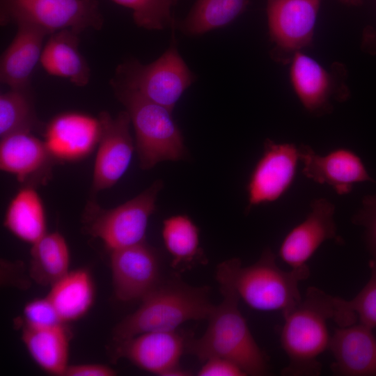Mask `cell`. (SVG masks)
<instances>
[{
  "instance_id": "cell-1",
  "label": "cell",
  "mask_w": 376,
  "mask_h": 376,
  "mask_svg": "<svg viewBox=\"0 0 376 376\" xmlns=\"http://www.w3.org/2000/svg\"><path fill=\"white\" fill-rule=\"evenodd\" d=\"M309 275L308 265L281 269L269 249L251 265L243 267L235 258L220 263L216 272L219 284L232 288L249 307L261 311H280L283 314L301 302L298 285Z\"/></svg>"
},
{
  "instance_id": "cell-2",
  "label": "cell",
  "mask_w": 376,
  "mask_h": 376,
  "mask_svg": "<svg viewBox=\"0 0 376 376\" xmlns=\"http://www.w3.org/2000/svg\"><path fill=\"white\" fill-rule=\"evenodd\" d=\"M219 285L222 301L214 306L204 334L198 338H188L186 350L203 361L212 357L228 359L246 375H267V357L239 309L240 297L230 286Z\"/></svg>"
},
{
  "instance_id": "cell-3",
  "label": "cell",
  "mask_w": 376,
  "mask_h": 376,
  "mask_svg": "<svg viewBox=\"0 0 376 376\" xmlns=\"http://www.w3.org/2000/svg\"><path fill=\"white\" fill-rule=\"evenodd\" d=\"M335 299L316 287H309L301 302L283 314L281 344L288 364L282 375H320L322 365L318 358L329 349L331 336L327 322L335 320Z\"/></svg>"
},
{
  "instance_id": "cell-4",
  "label": "cell",
  "mask_w": 376,
  "mask_h": 376,
  "mask_svg": "<svg viewBox=\"0 0 376 376\" xmlns=\"http://www.w3.org/2000/svg\"><path fill=\"white\" fill-rule=\"evenodd\" d=\"M214 305L209 288L174 279L159 285L113 329L116 342L151 331H175L189 320L207 319Z\"/></svg>"
},
{
  "instance_id": "cell-5",
  "label": "cell",
  "mask_w": 376,
  "mask_h": 376,
  "mask_svg": "<svg viewBox=\"0 0 376 376\" xmlns=\"http://www.w3.org/2000/svg\"><path fill=\"white\" fill-rule=\"evenodd\" d=\"M116 97L132 123L140 167L148 170L164 161H178L187 155L182 132L172 111L131 88L113 81Z\"/></svg>"
},
{
  "instance_id": "cell-6",
  "label": "cell",
  "mask_w": 376,
  "mask_h": 376,
  "mask_svg": "<svg viewBox=\"0 0 376 376\" xmlns=\"http://www.w3.org/2000/svg\"><path fill=\"white\" fill-rule=\"evenodd\" d=\"M162 187L163 182L157 180L134 198L110 209L88 201L83 214L87 233L100 239L111 251L144 242Z\"/></svg>"
},
{
  "instance_id": "cell-7",
  "label": "cell",
  "mask_w": 376,
  "mask_h": 376,
  "mask_svg": "<svg viewBox=\"0 0 376 376\" xmlns=\"http://www.w3.org/2000/svg\"><path fill=\"white\" fill-rule=\"evenodd\" d=\"M194 79L173 37L169 47L155 61L142 64L130 59L120 65L118 79L113 81L137 91L172 111Z\"/></svg>"
},
{
  "instance_id": "cell-8",
  "label": "cell",
  "mask_w": 376,
  "mask_h": 376,
  "mask_svg": "<svg viewBox=\"0 0 376 376\" xmlns=\"http://www.w3.org/2000/svg\"><path fill=\"white\" fill-rule=\"evenodd\" d=\"M1 21L26 22L48 33L100 29L103 17L97 0H1Z\"/></svg>"
},
{
  "instance_id": "cell-9",
  "label": "cell",
  "mask_w": 376,
  "mask_h": 376,
  "mask_svg": "<svg viewBox=\"0 0 376 376\" xmlns=\"http://www.w3.org/2000/svg\"><path fill=\"white\" fill-rule=\"evenodd\" d=\"M274 59L285 63L313 41L320 0H266Z\"/></svg>"
},
{
  "instance_id": "cell-10",
  "label": "cell",
  "mask_w": 376,
  "mask_h": 376,
  "mask_svg": "<svg viewBox=\"0 0 376 376\" xmlns=\"http://www.w3.org/2000/svg\"><path fill=\"white\" fill-rule=\"evenodd\" d=\"M113 289L121 301L142 300L161 283L157 251L145 241L111 251Z\"/></svg>"
},
{
  "instance_id": "cell-11",
  "label": "cell",
  "mask_w": 376,
  "mask_h": 376,
  "mask_svg": "<svg viewBox=\"0 0 376 376\" xmlns=\"http://www.w3.org/2000/svg\"><path fill=\"white\" fill-rule=\"evenodd\" d=\"M98 118L102 132L93 173V194L117 183L127 170L135 148L130 132L131 120L126 111L115 118L102 111Z\"/></svg>"
},
{
  "instance_id": "cell-12",
  "label": "cell",
  "mask_w": 376,
  "mask_h": 376,
  "mask_svg": "<svg viewBox=\"0 0 376 376\" xmlns=\"http://www.w3.org/2000/svg\"><path fill=\"white\" fill-rule=\"evenodd\" d=\"M298 160L299 148L295 144L277 143L267 139L248 182L246 210L283 196L294 180Z\"/></svg>"
},
{
  "instance_id": "cell-13",
  "label": "cell",
  "mask_w": 376,
  "mask_h": 376,
  "mask_svg": "<svg viewBox=\"0 0 376 376\" xmlns=\"http://www.w3.org/2000/svg\"><path fill=\"white\" fill-rule=\"evenodd\" d=\"M187 338L175 331H151L118 341L116 356L137 367L162 376H185L189 373L180 366Z\"/></svg>"
},
{
  "instance_id": "cell-14",
  "label": "cell",
  "mask_w": 376,
  "mask_h": 376,
  "mask_svg": "<svg viewBox=\"0 0 376 376\" xmlns=\"http://www.w3.org/2000/svg\"><path fill=\"white\" fill-rule=\"evenodd\" d=\"M290 70V81L301 104L310 113L327 114L332 111L331 101H343L349 92L338 73L329 72L313 58L296 52Z\"/></svg>"
},
{
  "instance_id": "cell-15",
  "label": "cell",
  "mask_w": 376,
  "mask_h": 376,
  "mask_svg": "<svg viewBox=\"0 0 376 376\" xmlns=\"http://www.w3.org/2000/svg\"><path fill=\"white\" fill-rule=\"evenodd\" d=\"M334 205L326 198L313 201L306 218L291 229L281 244L280 258L290 268L307 265V262L325 241H342L337 235Z\"/></svg>"
},
{
  "instance_id": "cell-16",
  "label": "cell",
  "mask_w": 376,
  "mask_h": 376,
  "mask_svg": "<svg viewBox=\"0 0 376 376\" xmlns=\"http://www.w3.org/2000/svg\"><path fill=\"white\" fill-rule=\"evenodd\" d=\"M102 132L99 118L77 112L55 116L47 125L44 142L56 162H70L88 156Z\"/></svg>"
},
{
  "instance_id": "cell-17",
  "label": "cell",
  "mask_w": 376,
  "mask_h": 376,
  "mask_svg": "<svg viewBox=\"0 0 376 376\" xmlns=\"http://www.w3.org/2000/svg\"><path fill=\"white\" fill-rule=\"evenodd\" d=\"M298 148L303 174L317 183L329 185L338 194L350 193L356 183L375 182L362 159L351 150L337 148L320 155L306 145Z\"/></svg>"
},
{
  "instance_id": "cell-18",
  "label": "cell",
  "mask_w": 376,
  "mask_h": 376,
  "mask_svg": "<svg viewBox=\"0 0 376 376\" xmlns=\"http://www.w3.org/2000/svg\"><path fill=\"white\" fill-rule=\"evenodd\" d=\"M55 162L44 141L31 132H20L1 138V170L14 175L25 185L47 182Z\"/></svg>"
},
{
  "instance_id": "cell-19",
  "label": "cell",
  "mask_w": 376,
  "mask_h": 376,
  "mask_svg": "<svg viewBox=\"0 0 376 376\" xmlns=\"http://www.w3.org/2000/svg\"><path fill=\"white\" fill-rule=\"evenodd\" d=\"M329 350L333 370L345 376H376V338L373 329L361 324L339 327L331 336Z\"/></svg>"
},
{
  "instance_id": "cell-20",
  "label": "cell",
  "mask_w": 376,
  "mask_h": 376,
  "mask_svg": "<svg viewBox=\"0 0 376 376\" xmlns=\"http://www.w3.org/2000/svg\"><path fill=\"white\" fill-rule=\"evenodd\" d=\"M17 25L16 35L1 58L0 79L10 88L24 89L40 61L43 40L49 33L32 24L20 22Z\"/></svg>"
},
{
  "instance_id": "cell-21",
  "label": "cell",
  "mask_w": 376,
  "mask_h": 376,
  "mask_svg": "<svg viewBox=\"0 0 376 376\" xmlns=\"http://www.w3.org/2000/svg\"><path fill=\"white\" fill-rule=\"evenodd\" d=\"M77 35L68 29L54 33L43 47L40 62L48 74L84 86L89 81L90 68L79 50Z\"/></svg>"
},
{
  "instance_id": "cell-22",
  "label": "cell",
  "mask_w": 376,
  "mask_h": 376,
  "mask_svg": "<svg viewBox=\"0 0 376 376\" xmlns=\"http://www.w3.org/2000/svg\"><path fill=\"white\" fill-rule=\"evenodd\" d=\"M66 324L36 327L24 324L22 340L34 361L45 371L64 375L68 365L70 332Z\"/></svg>"
},
{
  "instance_id": "cell-23",
  "label": "cell",
  "mask_w": 376,
  "mask_h": 376,
  "mask_svg": "<svg viewBox=\"0 0 376 376\" xmlns=\"http://www.w3.org/2000/svg\"><path fill=\"white\" fill-rule=\"evenodd\" d=\"M3 224L15 237L31 244L47 233L44 204L33 186L24 185L16 193L6 209Z\"/></svg>"
},
{
  "instance_id": "cell-24",
  "label": "cell",
  "mask_w": 376,
  "mask_h": 376,
  "mask_svg": "<svg viewBox=\"0 0 376 376\" xmlns=\"http://www.w3.org/2000/svg\"><path fill=\"white\" fill-rule=\"evenodd\" d=\"M50 287L46 297L65 323L84 316L95 300L94 282L86 269L69 271Z\"/></svg>"
},
{
  "instance_id": "cell-25",
  "label": "cell",
  "mask_w": 376,
  "mask_h": 376,
  "mask_svg": "<svg viewBox=\"0 0 376 376\" xmlns=\"http://www.w3.org/2000/svg\"><path fill=\"white\" fill-rule=\"evenodd\" d=\"M31 245L29 273L36 283L51 286L69 272L70 249L59 232L47 233Z\"/></svg>"
},
{
  "instance_id": "cell-26",
  "label": "cell",
  "mask_w": 376,
  "mask_h": 376,
  "mask_svg": "<svg viewBox=\"0 0 376 376\" xmlns=\"http://www.w3.org/2000/svg\"><path fill=\"white\" fill-rule=\"evenodd\" d=\"M249 0H196L187 17L175 22L187 36L205 33L228 25L246 9Z\"/></svg>"
},
{
  "instance_id": "cell-27",
  "label": "cell",
  "mask_w": 376,
  "mask_h": 376,
  "mask_svg": "<svg viewBox=\"0 0 376 376\" xmlns=\"http://www.w3.org/2000/svg\"><path fill=\"white\" fill-rule=\"evenodd\" d=\"M162 235L173 267L191 263L200 256L199 228L188 216L174 215L164 219Z\"/></svg>"
},
{
  "instance_id": "cell-28",
  "label": "cell",
  "mask_w": 376,
  "mask_h": 376,
  "mask_svg": "<svg viewBox=\"0 0 376 376\" xmlns=\"http://www.w3.org/2000/svg\"><path fill=\"white\" fill-rule=\"evenodd\" d=\"M370 276L360 292L352 299L336 297L335 322L339 327L354 324L357 320L371 329L376 328V260L369 261Z\"/></svg>"
},
{
  "instance_id": "cell-29",
  "label": "cell",
  "mask_w": 376,
  "mask_h": 376,
  "mask_svg": "<svg viewBox=\"0 0 376 376\" xmlns=\"http://www.w3.org/2000/svg\"><path fill=\"white\" fill-rule=\"evenodd\" d=\"M30 99L24 89H13L0 95V136L31 131L37 127Z\"/></svg>"
},
{
  "instance_id": "cell-30",
  "label": "cell",
  "mask_w": 376,
  "mask_h": 376,
  "mask_svg": "<svg viewBox=\"0 0 376 376\" xmlns=\"http://www.w3.org/2000/svg\"><path fill=\"white\" fill-rule=\"evenodd\" d=\"M132 10L135 24L148 30H162L173 28L175 20L171 8L177 0H111Z\"/></svg>"
},
{
  "instance_id": "cell-31",
  "label": "cell",
  "mask_w": 376,
  "mask_h": 376,
  "mask_svg": "<svg viewBox=\"0 0 376 376\" xmlns=\"http://www.w3.org/2000/svg\"><path fill=\"white\" fill-rule=\"evenodd\" d=\"M23 315L24 324L31 327H49L66 324L47 297L26 303Z\"/></svg>"
},
{
  "instance_id": "cell-32",
  "label": "cell",
  "mask_w": 376,
  "mask_h": 376,
  "mask_svg": "<svg viewBox=\"0 0 376 376\" xmlns=\"http://www.w3.org/2000/svg\"><path fill=\"white\" fill-rule=\"evenodd\" d=\"M352 223L365 229V240L372 259L376 260V194L365 196Z\"/></svg>"
},
{
  "instance_id": "cell-33",
  "label": "cell",
  "mask_w": 376,
  "mask_h": 376,
  "mask_svg": "<svg viewBox=\"0 0 376 376\" xmlns=\"http://www.w3.org/2000/svg\"><path fill=\"white\" fill-rule=\"evenodd\" d=\"M198 376H245L244 371L235 363L221 357H212L203 361Z\"/></svg>"
},
{
  "instance_id": "cell-34",
  "label": "cell",
  "mask_w": 376,
  "mask_h": 376,
  "mask_svg": "<svg viewBox=\"0 0 376 376\" xmlns=\"http://www.w3.org/2000/svg\"><path fill=\"white\" fill-rule=\"evenodd\" d=\"M115 370L99 363H82L68 366L64 376H114Z\"/></svg>"
},
{
  "instance_id": "cell-35",
  "label": "cell",
  "mask_w": 376,
  "mask_h": 376,
  "mask_svg": "<svg viewBox=\"0 0 376 376\" xmlns=\"http://www.w3.org/2000/svg\"><path fill=\"white\" fill-rule=\"evenodd\" d=\"M362 48L368 53H376V30L367 27L363 34Z\"/></svg>"
},
{
  "instance_id": "cell-36",
  "label": "cell",
  "mask_w": 376,
  "mask_h": 376,
  "mask_svg": "<svg viewBox=\"0 0 376 376\" xmlns=\"http://www.w3.org/2000/svg\"><path fill=\"white\" fill-rule=\"evenodd\" d=\"M343 3L350 4V5H359L362 3V0H340Z\"/></svg>"
}]
</instances>
